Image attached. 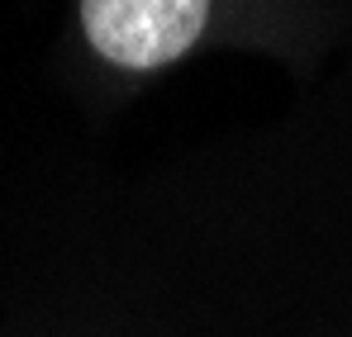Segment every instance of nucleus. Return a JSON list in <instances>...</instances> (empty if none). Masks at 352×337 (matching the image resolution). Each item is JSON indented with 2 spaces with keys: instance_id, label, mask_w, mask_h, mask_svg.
Listing matches in <instances>:
<instances>
[{
  "instance_id": "obj_1",
  "label": "nucleus",
  "mask_w": 352,
  "mask_h": 337,
  "mask_svg": "<svg viewBox=\"0 0 352 337\" xmlns=\"http://www.w3.org/2000/svg\"><path fill=\"white\" fill-rule=\"evenodd\" d=\"M210 0H81L86 43L129 71L167 67L205 34Z\"/></svg>"
}]
</instances>
